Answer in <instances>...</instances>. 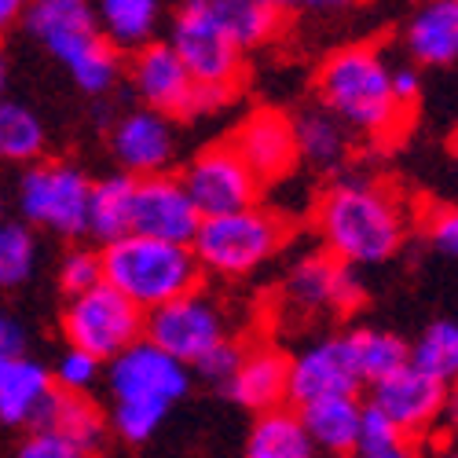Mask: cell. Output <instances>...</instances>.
<instances>
[{
  "label": "cell",
  "instance_id": "9c48e42d",
  "mask_svg": "<svg viewBox=\"0 0 458 458\" xmlns=\"http://www.w3.org/2000/svg\"><path fill=\"white\" fill-rule=\"evenodd\" d=\"M63 334H66V345L96 356L99 363H110L118 352H125L143 337V312L114 286L99 283L66 301Z\"/></svg>",
  "mask_w": 458,
  "mask_h": 458
},
{
  "label": "cell",
  "instance_id": "1f68e13d",
  "mask_svg": "<svg viewBox=\"0 0 458 458\" xmlns=\"http://www.w3.org/2000/svg\"><path fill=\"white\" fill-rule=\"evenodd\" d=\"M37 268V239L30 224L4 220L0 224V290H19Z\"/></svg>",
  "mask_w": 458,
  "mask_h": 458
},
{
  "label": "cell",
  "instance_id": "ffe728a7",
  "mask_svg": "<svg viewBox=\"0 0 458 458\" xmlns=\"http://www.w3.org/2000/svg\"><path fill=\"white\" fill-rule=\"evenodd\" d=\"M224 393L232 403L257 411V414L279 411L286 403V393H290V356H283L272 345L246 349L242 363L235 367L232 377H227Z\"/></svg>",
  "mask_w": 458,
  "mask_h": 458
},
{
  "label": "cell",
  "instance_id": "cb8c5ba5",
  "mask_svg": "<svg viewBox=\"0 0 458 458\" xmlns=\"http://www.w3.org/2000/svg\"><path fill=\"white\" fill-rule=\"evenodd\" d=\"M96 26L114 52H140L155 41L162 8L158 0H96Z\"/></svg>",
  "mask_w": 458,
  "mask_h": 458
},
{
  "label": "cell",
  "instance_id": "52a82bcc",
  "mask_svg": "<svg viewBox=\"0 0 458 458\" xmlns=\"http://www.w3.org/2000/svg\"><path fill=\"white\" fill-rule=\"evenodd\" d=\"M22 224L45 227L59 239L89 235L92 180L70 162H33L19 180Z\"/></svg>",
  "mask_w": 458,
  "mask_h": 458
},
{
  "label": "cell",
  "instance_id": "f546056e",
  "mask_svg": "<svg viewBox=\"0 0 458 458\" xmlns=\"http://www.w3.org/2000/svg\"><path fill=\"white\" fill-rule=\"evenodd\" d=\"M411 367L429 374L440 386H458V323L454 319H437L418 337L411 349Z\"/></svg>",
  "mask_w": 458,
  "mask_h": 458
},
{
  "label": "cell",
  "instance_id": "30bf717a",
  "mask_svg": "<svg viewBox=\"0 0 458 458\" xmlns=\"http://www.w3.org/2000/svg\"><path fill=\"white\" fill-rule=\"evenodd\" d=\"M169 48L180 55L195 85L209 89H235L242 81V52L232 45V37L220 30L206 0H183L173 30H169Z\"/></svg>",
  "mask_w": 458,
  "mask_h": 458
},
{
  "label": "cell",
  "instance_id": "8992f818",
  "mask_svg": "<svg viewBox=\"0 0 458 458\" xmlns=\"http://www.w3.org/2000/svg\"><path fill=\"white\" fill-rule=\"evenodd\" d=\"M283 242H286L283 216L250 206L239 213L202 216L195 239H191V253H195L202 272L220 279H242L257 272L264 260H272Z\"/></svg>",
  "mask_w": 458,
  "mask_h": 458
},
{
  "label": "cell",
  "instance_id": "3957f363",
  "mask_svg": "<svg viewBox=\"0 0 458 458\" xmlns=\"http://www.w3.org/2000/svg\"><path fill=\"white\" fill-rule=\"evenodd\" d=\"M319 106L356 136L389 140L407 114L393 96V66L374 45H345L323 59L316 73Z\"/></svg>",
  "mask_w": 458,
  "mask_h": 458
},
{
  "label": "cell",
  "instance_id": "d4e9b609",
  "mask_svg": "<svg viewBox=\"0 0 458 458\" xmlns=\"http://www.w3.org/2000/svg\"><path fill=\"white\" fill-rule=\"evenodd\" d=\"M206 8L239 52L268 45L283 26V12L276 8V0H206Z\"/></svg>",
  "mask_w": 458,
  "mask_h": 458
},
{
  "label": "cell",
  "instance_id": "603a6c76",
  "mask_svg": "<svg viewBox=\"0 0 458 458\" xmlns=\"http://www.w3.org/2000/svg\"><path fill=\"white\" fill-rule=\"evenodd\" d=\"M293 140H297V162L312 165L319 173L341 169L349 158V150H352V132L323 106L297 114L293 118Z\"/></svg>",
  "mask_w": 458,
  "mask_h": 458
},
{
  "label": "cell",
  "instance_id": "ab89813d",
  "mask_svg": "<svg viewBox=\"0 0 458 458\" xmlns=\"http://www.w3.org/2000/svg\"><path fill=\"white\" fill-rule=\"evenodd\" d=\"M19 352H26V330L4 304H0V356H19Z\"/></svg>",
  "mask_w": 458,
  "mask_h": 458
},
{
  "label": "cell",
  "instance_id": "7bdbcfd3",
  "mask_svg": "<svg viewBox=\"0 0 458 458\" xmlns=\"http://www.w3.org/2000/svg\"><path fill=\"white\" fill-rule=\"evenodd\" d=\"M26 8H30V0H0V37H4L15 22H22Z\"/></svg>",
  "mask_w": 458,
  "mask_h": 458
},
{
  "label": "cell",
  "instance_id": "836d02e7",
  "mask_svg": "<svg viewBox=\"0 0 458 458\" xmlns=\"http://www.w3.org/2000/svg\"><path fill=\"white\" fill-rule=\"evenodd\" d=\"M103 283V260L96 250H70L59 260V286L66 297H78Z\"/></svg>",
  "mask_w": 458,
  "mask_h": 458
},
{
  "label": "cell",
  "instance_id": "60d3db41",
  "mask_svg": "<svg viewBox=\"0 0 458 458\" xmlns=\"http://www.w3.org/2000/svg\"><path fill=\"white\" fill-rule=\"evenodd\" d=\"M349 4L352 0H276V8L283 15H293V12H341Z\"/></svg>",
  "mask_w": 458,
  "mask_h": 458
},
{
  "label": "cell",
  "instance_id": "7a4b0ae2",
  "mask_svg": "<svg viewBox=\"0 0 458 458\" xmlns=\"http://www.w3.org/2000/svg\"><path fill=\"white\" fill-rule=\"evenodd\" d=\"M106 393H110V426L122 440H150L169 411L191 393V367L140 337L136 345L103 363Z\"/></svg>",
  "mask_w": 458,
  "mask_h": 458
},
{
  "label": "cell",
  "instance_id": "7402d4cb",
  "mask_svg": "<svg viewBox=\"0 0 458 458\" xmlns=\"http://www.w3.org/2000/svg\"><path fill=\"white\" fill-rule=\"evenodd\" d=\"M297 418L309 433L316 454L323 458H349L360 444V418L363 403L360 396H323L297 407Z\"/></svg>",
  "mask_w": 458,
  "mask_h": 458
},
{
  "label": "cell",
  "instance_id": "83f0119b",
  "mask_svg": "<svg viewBox=\"0 0 458 458\" xmlns=\"http://www.w3.org/2000/svg\"><path fill=\"white\" fill-rule=\"evenodd\" d=\"M45 122L15 99H0V162L12 165H33L45 155Z\"/></svg>",
  "mask_w": 458,
  "mask_h": 458
},
{
  "label": "cell",
  "instance_id": "ee69618b",
  "mask_svg": "<svg viewBox=\"0 0 458 458\" xmlns=\"http://www.w3.org/2000/svg\"><path fill=\"white\" fill-rule=\"evenodd\" d=\"M4 92H8V59L0 55V99H4Z\"/></svg>",
  "mask_w": 458,
  "mask_h": 458
},
{
  "label": "cell",
  "instance_id": "b9f144b4",
  "mask_svg": "<svg viewBox=\"0 0 458 458\" xmlns=\"http://www.w3.org/2000/svg\"><path fill=\"white\" fill-rule=\"evenodd\" d=\"M356 458H422V454H418L414 440H393L381 447H360Z\"/></svg>",
  "mask_w": 458,
  "mask_h": 458
},
{
  "label": "cell",
  "instance_id": "5bb4252c",
  "mask_svg": "<svg viewBox=\"0 0 458 458\" xmlns=\"http://www.w3.org/2000/svg\"><path fill=\"white\" fill-rule=\"evenodd\" d=\"M283 293H286V304H293L301 316H337L356 309L363 286L349 264H341L323 250L293 264L283 283Z\"/></svg>",
  "mask_w": 458,
  "mask_h": 458
},
{
  "label": "cell",
  "instance_id": "f35d334b",
  "mask_svg": "<svg viewBox=\"0 0 458 458\" xmlns=\"http://www.w3.org/2000/svg\"><path fill=\"white\" fill-rule=\"evenodd\" d=\"M393 96L403 110H411L418 96H422V73L414 66H393Z\"/></svg>",
  "mask_w": 458,
  "mask_h": 458
},
{
  "label": "cell",
  "instance_id": "7dc6e473",
  "mask_svg": "<svg viewBox=\"0 0 458 458\" xmlns=\"http://www.w3.org/2000/svg\"><path fill=\"white\" fill-rule=\"evenodd\" d=\"M0 224H4V195H0Z\"/></svg>",
  "mask_w": 458,
  "mask_h": 458
},
{
  "label": "cell",
  "instance_id": "ac0fdd59",
  "mask_svg": "<svg viewBox=\"0 0 458 458\" xmlns=\"http://www.w3.org/2000/svg\"><path fill=\"white\" fill-rule=\"evenodd\" d=\"M235 147V155L246 162V169L260 183H276L297 165V140H293V118L283 110H253L250 118L235 129L227 140Z\"/></svg>",
  "mask_w": 458,
  "mask_h": 458
},
{
  "label": "cell",
  "instance_id": "681fc988",
  "mask_svg": "<svg viewBox=\"0 0 458 458\" xmlns=\"http://www.w3.org/2000/svg\"><path fill=\"white\" fill-rule=\"evenodd\" d=\"M444 458H458V454H444Z\"/></svg>",
  "mask_w": 458,
  "mask_h": 458
},
{
  "label": "cell",
  "instance_id": "d590c367",
  "mask_svg": "<svg viewBox=\"0 0 458 458\" xmlns=\"http://www.w3.org/2000/svg\"><path fill=\"white\" fill-rule=\"evenodd\" d=\"M242 345L235 337H227V341H220V345L213 349V352H206L195 367H191V374H199L202 381H216V386H227V377L235 374V367L242 363Z\"/></svg>",
  "mask_w": 458,
  "mask_h": 458
},
{
  "label": "cell",
  "instance_id": "e0dca14e",
  "mask_svg": "<svg viewBox=\"0 0 458 458\" xmlns=\"http://www.w3.org/2000/svg\"><path fill=\"white\" fill-rule=\"evenodd\" d=\"M110 150H114V158H118L122 173H129L136 180L165 173L176 155L173 118H165V114L150 110V106L122 114L110 129Z\"/></svg>",
  "mask_w": 458,
  "mask_h": 458
},
{
  "label": "cell",
  "instance_id": "e575fe53",
  "mask_svg": "<svg viewBox=\"0 0 458 458\" xmlns=\"http://www.w3.org/2000/svg\"><path fill=\"white\" fill-rule=\"evenodd\" d=\"M92 451H85L78 440H70L66 433H59L55 426H37L22 437L15 458H89Z\"/></svg>",
  "mask_w": 458,
  "mask_h": 458
},
{
  "label": "cell",
  "instance_id": "2e32d148",
  "mask_svg": "<svg viewBox=\"0 0 458 458\" xmlns=\"http://www.w3.org/2000/svg\"><path fill=\"white\" fill-rule=\"evenodd\" d=\"M370 403L389 418V422L400 429V437L418 440L422 433L433 429V422L440 418L444 403H447V389L440 381H433L429 374L414 370L411 363L400 367L396 374L381 377L370 386Z\"/></svg>",
  "mask_w": 458,
  "mask_h": 458
},
{
  "label": "cell",
  "instance_id": "8d00e7d4",
  "mask_svg": "<svg viewBox=\"0 0 458 458\" xmlns=\"http://www.w3.org/2000/svg\"><path fill=\"white\" fill-rule=\"evenodd\" d=\"M426 239L437 253L458 260V206H437L426 216Z\"/></svg>",
  "mask_w": 458,
  "mask_h": 458
},
{
  "label": "cell",
  "instance_id": "7c38bea8",
  "mask_svg": "<svg viewBox=\"0 0 458 458\" xmlns=\"http://www.w3.org/2000/svg\"><path fill=\"white\" fill-rule=\"evenodd\" d=\"M183 187L199 216H220V213H239L257 206L260 180L246 169V162L235 155L232 143L206 147L202 155L183 169Z\"/></svg>",
  "mask_w": 458,
  "mask_h": 458
},
{
  "label": "cell",
  "instance_id": "277c9868",
  "mask_svg": "<svg viewBox=\"0 0 458 458\" xmlns=\"http://www.w3.org/2000/svg\"><path fill=\"white\" fill-rule=\"evenodd\" d=\"M99 260H103V283L114 286L125 301H132L143 316L199 290L202 279V268L191 246L147 239L136 232L106 242L99 250Z\"/></svg>",
  "mask_w": 458,
  "mask_h": 458
},
{
  "label": "cell",
  "instance_id": "f1b7e54d",
  "mask_svg": "<svg viewBox=\"0 0 458 458\" xmlns=\"http://www.w3.org/2000/svg\"><path fill=\"white\" fill-rule=\"evenodd\" d=\"M349 349H352V360H356V370L367 386L374 381L396 374L400 367L411 363V349L403 345V337L389 334V330H374V327H360V330H349Z\"/></svg>",
  "mask_w": 458,
  "mask_h": 458
},
{
  "label": "cell",
  "instance_id": "6da1fadb",
  "mask_svg": "<svg viewBox=\"0 0 458 458\" xmlns=\"http://www.w3.org/2000/svg\"><path fill=\"white\" fill-rule=\"evenodd\" d=\"M323 250L349 268H374L400 253L407 213L389 187L374 180H337L316 206Z\"/></svg>",
  "mask_w": 458,
  "mask_h": 458
},
{
  "label": "cell",
  "instance_id": "4fadbf2b",
  "mask_svg": "<svg viewBox=\"0 0 458 458\" xmlns=\"http://www.w3.org/2000/svg\"><path fill=\"white\" fill-rule=\"evenodd\" d=\"M363 386V377L356 370L352 349L345 334L334 337H319L312 345H304L293 360H290V393L286 403L304 407L323 396H356Z\"/></svg>",
  "mask_w": 458,
  "mask_h": 458
},
{
  "label": "cell",
  "instance_id": "484cf974",
  "mask_svg": "<svg viewBox=\"0 0 458 458\" xmlns=\"http://www.w3.org/2000/svg\"><path fill=\"white\" fill-rule=\"evenodd\" d=\"M242 458H319V454H316L309 433H304L297 411L279 407V411L260 414L253 422Z\"/></svg>",
  "mask_w": 458,
  "mask_h": 458
},
{
  "label": "cell",
  "instance_id": "9a60e30c",
  "mask_svg": "<svg viewBox=\"0 0 458 458\" xmlns=\"http://www.w3.org/2000/svg\"><path fill=\"white\" fill-rule=\"evenodd\" d=\"M199 220L202 216L180 176L158 173V176L136 180V195H132V232L136 235L191 246V239L199 232Z\"/></svg>",
  "mask_w": 458,
  "mask_h": 458
},
{
  "label": "cell",
  "instance_id": "44dd1931",
  "mask_svg": "<svg viewBox=\"0 0 458 458\" xmlns=\"http://www.w3.org/2000/svg\"><path fill=\"white\" fill-rule=\"evenodd\" d=\"M403 48L422 66L458 63V0H422L403 26Z\"/></svg>",
  "mask_w": 458,
  "mask_h": 458
},
{
  "label": "cell",
  "instance_id": "4dcf8cb0",
  "mask_svg": "<svg viewBox=\"0 0 458 458\" xmlns=\"http://www.w3.org/2000/svg\"><path fill=\"white\" fill-rule=\"evenodd\" d=\"M59 433H66L70 440H78L85 451H96L106 429V418L103 411L89 400V396H70V393H55V403L48 411V422Z\"/></svg>",
  "mask_w": 458,
  "mask_h": 458
},
{
  "label": "cell",
  "instance_id": "d6a6232c",
  "mask_svg": "<svg viewBox=\"0 0 458 458\" xmlns=\"http://www.w3.org/2000/svg\"><path fill=\"white\" fill-rule=\"evenodd\" d=\"M48 370H52V381H55V389H59V393L89 396V389L96 386L99 374H103V363H99L96 356L81 352V349L66 345V349L59 352V360H55Z\"/></svg>",
  "mask_w": 458,
  "mask_h": 458
},
{
  "label": "cell",
  "instance_id": "74e56055",
  "mask_svg": "<svg viewBox=\"0 0 458 458\" xmlns=\"http://www.w3.org/2000/svg\"><path fill=\"white\" fill-rule=\"evenodd\" d=\"M393 440H407V437H400V429L389 422L386 414H381L374 403H363V418H360V444H356V451L360 447H381V444H393Z\"/></svg>",
  "mask_w": 458,
  "mask_h": 458
},
{
  "label": "cell",
  "instance_id": "ba28073f",
  "mask_svg": "<svg viewBox=\"0 0 458 458\" xmlns=\"http://www.w3.org/2000/svg\"><path fill=\"white\" fill-rule=\"evenodd\" d=\"M129 81L143 106L165 114V118H202L220 106H227L235 96L227 89L195 85L180 55L169 48V41H150L132 55Z\"/></svg>",
  "mask_w": 458,
  "mask_h": 458
},
{
  "label": "cell",
  "instance_id": "5b68a950",
  "mask_svg": "<svg viewBox=\"0 0 458 458\" xmlns=\"http://www.w3.org/2000/svg\"><path fill=\"white\" fill-rule=\"evenodd\" d=\"M30 37L66 66L81 92L106 96L122 78V55L106 45L92 4H30L22 15Z\"/></svg>",
  "mask_w": 458,
  "mask_h": 458
},
{
  "label": "cell",
  "instance_id": "f6af8a7d",
  "mask_svg": "<svg viewBox=\"0 0 458 458\" xmlns=\"http://www.w3.org/2000/svg\"><path fill=\"white\" fill-rule=\"evenodd\" d=\"M30 4H92V0H30Z\"/></svg>",
  "mask_w": 458,
  "mask_h": 458
},
{
  "label": "cell",
  "instance_id": "4316f807",
  "mask_svg": "<svg viewBox=\"0 0 458 458\" xmlns=\"http://www.w3.org/2000/svg\"><path fill=\"white\" fill-rule=\"evenodd\" d=\"M132 195H136V176L114 173L92 183L89 199V235L103 246L132 232Z\"/></svg>",
  "mask_w": 458,
  "mask_h": 458
},
{
  "label": "cell",
  "instance_id": "d6986e66",
  "mask_svg": "<svg viewBox=\"0 0 458 458\" xmlns=\"http://www.w3.org/2000/svg\"><path fill=\"white\" fill-rule=\"evenodd\" d=\"M52 370L26 352L0 356V426L8 429H37L48 422L55 403Z\"/></svg>",
  "mask_w": 458,
  "mask_h": 458
},
{
  "label": "cell",
  "instance_id": "bcb514c9",
  "mask_svg": "<svg viewBox=\"0 0 458 458\" xmlns=\"http://www.w3.org/2000/svg\"><path fill=\"white\" fill-rule=\"evenodd\" d=\"M451 155H454V158H458V132H454V136H451Z\"/></svg>",
  "mask_w": 458,
  "mask_h": 458
},
{
  "label": "cell",
  "instance_id": "8fae6325",
  "mask_svg": "<svg viewBox=\"0 0 458 458\" xmlns=\"http://www.w3.org/2000/svg\"><path fill=\"white\" fill-rule=\"evenodd\" d=\"M143 337L162 352H169L173 360H180L183 367H195L206 352H213L232 334H227V316L220 309V301L202 290H191L162 304V309L147 312Z\"/></svg>",
  "mask_w": 458,
  "mask_h": 458
},
{
  "label": "cell",
  "instance_id": "c3c4849f",
  "mask_svg": "<svg viewBox=\"0 0 458 458\" xmlns=\"http://www.w3.org/2000/svg\"><path fill=\"white\" fill-rule=\"evenodd\" d=\"M454 422H458V393H454Z\"/></svg>",
  "mask_w": 458,
  "mask_h": 458
}]
</instances>
